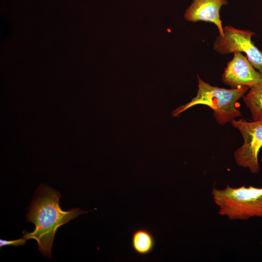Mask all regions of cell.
Instances as JSON below:
<instances>
[{"label": "cell", "mask_w": 262, "mask_h": 262, "mask_svg": "<svg viewBox=\"0 0 262 262\" xmlns=\"http://www.w3.org/2000/svg\"><path fill=\"white\" fill-rule=\"evenodd\" d=\"M155 243L153 234L147 229H137L131 234L132 248L140 255H146L150 253L154 247Z\"/></svg>", "instance_id": "obj_8"}, {"label": "cell", "mask_w": 262, "mask_h": 262, "mask_svg": "<svg viewBox=\"0 0 262 262\" xmlns=\"http://www.w3.org/2000/svg\"><path fill=\"white\" fill-rule=\"evenodd\" d=\"M212 194L221 215L230 220L262 218V188L245 185L233 188L227 185L221 190L214 187Z\"/></svg>", "instance_id": "obj_3"}, {"label": "cell", "mask_w": 262, "mask_h": 262, "mask_svg": "<svg viewBox=\"0 0 262 262\" xmlns=\"http://www.w3.org/2000/svg\"><path fill=\"white\" fill-rule=\"evenodd\" d=\"M243 98L250 111L252 120H262V81L250 88Z\"/></svg>", "instance_id": "obj_9"}, {"label": "cell", "mask_w": 262, "mask_h": 262, "mask_svg": "<svg viewBox=\"0 0 262 262\" xmlns=\"http://www.w3.org/2000/svg\"><path fill=\"white\" fill-rule=\"evenodd\" d=\"M27 240L28 239L25 236H23V238L11 241L0 239V247H1L3 246H15L21 245L23 246L24 245H25Z\"/></svg>", "instance_id": "obj_10"}, {"label": "cell", "mask_w": 262, "mask_h": 262, "mask_svg": "<svg viewBox=\"0 0 262 262\" xmlns=\"http://www.w3.org/2000/svg\"><path fill=\"white\" fill-rule=\"evenodd\" d=\"M222 82L231 88L246 86L249 89L262 81V73L252 66L241 52L233 53L222 75Z\"/></svg>", "instance_id": "obj_6"}, {"label": "cell", "mask_w": 262, "mask_h": 262, "mask_svg": "<svg viewBox=\"0 0 262 262\" xmlns=\"http://www.w3.org/2000/svg\"></svg>", "instance_id": "obj_11"}, {"label": "cell", "mask_w": 262, "mask_h": 262, "mask_svg": "<svg viewBox=\"0 0 262 262\" xmlns=\"http://www.w3.org/2000/svg\"><path fill=\"white\" fill-rule=\"evenodd\" d=\"M198 89L196 95L189 102L173 111L175 117L196 105H205L213 111L217 123L224 125L241 116L238 100L247 92L249 88L240 86L225 89L212 86L203 81L197 75Z\"/></svg>", "instance_id": "obj_2"}, {"label": "cell", "mask_w": 262, "mask_h": 262, "mask_svg": "<svg viewBox=\"0 0 262 262\" xmlns=\"http://www.w3.org/2000/svg\"><path fill=\"white\" fill-rule=\"evenodd\" d=\"M60 193L49 186H39L26 214L27 221L35 226L32 232H23L28 240L36 241L38 248L45 257L50 258L53 240L57 229L64 224L89 211L79 208L68 211L61 209Z\"/></svg>", "instance_id": "obj_1"}, {"label": "cell", "mask_w": 262, "mask_h": 262, "mask_svg": "<svg viewBox=\"0 0 262 262\" xmlns=\"http://www.w3.org/2000/svg\"><path fill=\"white\" fill-rule=\"evenodd\" d=\"M231 125L242 134V146L236 150L234 157L240 166L248 168L254 174L260 170L258 154L262 147V120L247 121L244 119H233Z\"/></svg>", "instance_id": "obj_5"}, {"label": "cell", "mask_w": 262, "mask_h": 262, "mask_svg": "<svg viewBox=\"0 0 262 262\" xmlns=\"http://www.w3.org/2000/svg\"><path fill=\"white\" fill-rule=\"evenodd\" d=\"M228 4L227 0H193L186 9L184 17L189 22L204 21L214 24L219 31V35L222 36L224 32L220 11L222 6Z\"/></svg>", "instance_id": "obj_7"}, {"label": "cell", "mask_w": 262, "mask_h": 262, "mask_svg": "<svg viewBox=\"0 0 262 262\" xmlns=\"http://www.w3.org/2000/svg\"><path fill=\"white\" fill-rule=\"evenodd\" d=\"M223 36L219 35L213 43V50L222 55L244 52L252 66L262 73V52L251 40L255 33L230 25L223 27Z\"/></svg>", "instance_id": "obj_4"}]
</instances>
